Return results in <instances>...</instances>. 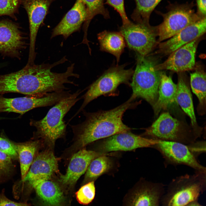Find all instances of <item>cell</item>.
Instances as JSON below:
<instances>
[{
	"label": "cell",
	"mask_w": 206,
	"mask_h": 206,
	"mask_svg": "<svg viewBox=\"0 0 206 206\" xmlns=\"http://www.w3.org/2000/svg\"><path fill=\"white\" fill-rule=\"evenodd\" d=\"M134 101L130 98L121 105L108 110L89 112L83 110L85 120L76 125H70L76 141L69 150L76 152L95 141L130 131L131 128L123 123L122 118L126 110L135 106Z\"/></svg>",
	"instance_id": "6da1fadb"
},
{
	"label": "cell",
	"mask_w": 206,
	"mask_h": 206,
	"mask_svg": "<svg viewBox=\"0 0 206 206\" xmlns=\"http://www.w3.org/2000/svg\"><path fill=\"white\" fill-rule=\"evenodd\" d=\"M83 91L78 90L70 96L54 105L41 119H30V125L36 129L34 135L52 147L58 139L65 135L66 125L64 118L71 108L82 98L78 97Z\"/></svg>",
	"instance_id": "7a4b0ae2"
},
{
	"label": "cell",
	"mask_w": 206,
	"mask_h": 206,
	"mask_svg": "<svg viewBox=\"0 0 206 206\" xmlns=\"http://www.w3.org/2000/svg\"><path fill=\"white\" fill-rule=\"evenodd\" d=\"M136 56V67L130 84L132 92L130 98L134 100L143 98L152 107L157 100L162 72L156 69L157 64L148 55Z\"/></svg>",
	"instance_id": "3957f363"
},
{
	"label": "cell",
	"mask_w": 206,
	"mask_h": 206,
	"mask_svg": "<svg viewBox=\"0 0 206 206\" xmlns=\"http://www.w3.org/2000/svg\"><path fill=\"white\" fill-rule=\"evenodd\" d=\"M206 189V172L179 176L170 183L161 201L160 206H185L198 200Z\"/></svg>",
	"instance_id": "277c9868"
},
{
	"label": "cell",
	"mask_w": 206,
	"mask_h": 206,
	"mask_svg": "<svg viewBox=\"0 0 206 206\" xmlns=\"http://www.w3.org/2000/svg\"><path fill=\"white\" fill-rule=\"evenodd\" d=\"M202 133L184 121L173 117L168 112L161 114L141 136L156 140L188 145L196 141Z\"/></svg>",
	"instance_id": "5b68a950"
},
{
	"label": "cell",
	"mask_w": 206,
	"mask_h": 206,
	"mask_svg": "<svg viewBox=\"0 0 206 206\" xmlns=\"http://www.w3.org/2000/svg\"><path fill=\"white\" fill-rule=\"evenodd\" d=\"M195 5L193 1L181 4L169 3L166 13L156 11L163 18L162 22L157 26L159 37L157 43L169 39L188 26L204 18L195 12L194 8Z\"/></svg>",
	"instance_id": "8992f818"
},
{
	"label": "cell",
	"mask_w": 206,
	"mask_h": 206,
	"mask_svg": "<svg viewBox=\"0 0 206 206\" xmlns=\"http://www.w3.org/2000/svg\"><path fill=\"white\" fill-rule=\"evenodd\" d=\"M125 65L112 67L106 71L88 87L82 96L84 100L81 106L72 119L83 110L91 101L102 95L116 94L117 88L121 84L130 85L134 72L132 69H125Z\"/></svg>",
	"instance_id": "52a82bcc"
},
{
	"label": "cell",
	"mask_w": 206,
	"mask_h": 206,
	"mask_svg": "<svg viewBox=\"0 0 206 206\" xmlns=\"http://www.w3.org/2000/svg\"><path fill=\"white\" fill-rule=\"evenodd\" d=\"M120 32L129 48L140 55H149L157 43V26H152L149 23L130 21L122 25Z\"/></svg>",
	"instance_id": "ba28073f"
},
{
	"label": "cell",
	"mask_w": 206,
	"mask_h": 206,
	"mask_svg": "<svg viewBox=\"0 0 206 206\" xmlns=\"http://www.w3.org/2000/svg\"><path fill=\"white\" fill-rule=\"evenodd\" d=\"M69 90L48 93L41 97L26 96L8 98L0 96V112H13L21 115L33 109L55 105L69 97Z\"/></svg>",
	"instance_id": "9c48e42d"
},
{
	"label": "cell",
	"mask_w": 206,
	"mask_h": 206,
	"mask_svg": "<svg viewBox=\"0 0 206 206\" xmlns=\"http://www.w3.org/2000/svg\"><path fill=\"white\" fill-rule=\"evenodd\" d=\"M27 43V36L18 23L0 21V53L2 55L20 59Z\"/></svg>",
	"instance_id": "30bf717a"
},
{
	"label": "cell",
	"mask_w": 206,
	"mask_h": 206,
	"mask_svg": "<svg viewBox=\"0 0 206 206\" xmlns=\"http://www.w3.org/2000/svg\"><path fill=\"white\" fill-rule=\"evenodd\" d=\"M165 191L162 183L141 179L125 195L123 206H160Z\"/></svg>",
	"instance_id": "8fae6325"
},
{
	"label": "cell",
	"mask_w": 206,
	"mask_h": 206,
	"mask_svg": "<svg viewBox=\"0 0 206 206\" xmlns=\"http://www.w3.org/2000/svg\"><path fill=\"white\" fill-rule=\"evenodd\" d=\"M112 154L83 148L74 154L69 162L66 173L61 175L57 182L68 194L74 188L80 177L86 172L91 161L100 156Z\"/></svg>",
	"instance_id": "7c38bea8"
},
{
	"label": "cell",
	"mask_w": 206,
	"mask_h": 206,
	"mask_svg": "<svg viewBox=\"0 0 206 206\" xmlns=\"http://www.w3.org/2000/svg\"><path fill=\"white\" fill-rule=\"evenodd\" d=\"M152 147L161 154L167 165H183L196 171L206 172V168L197 161L187 145L180 142L157 140Z\"/></svg>",
	"instance_id": "4fadbf2b"
},
{
	"label": "cell",
	"mask_w": 206,
	"mask_h": 206,
	"mask_svg": "<svg viewBox=\"0 0 206 206\" xmlns=\"http://www.w3.org/2000/svg\"><path fill=\"white\" fill-rule=\"evenodd\" d=\"M153 140L136 135L130 131L118 133L104 138L98 145V152L131 151L137 148L152 147L157 142Z\"/></svg>",
	"instance_id": "5bb4252c"
},
{
	"label": "cell",
	"mask_w": 206,
	"mask_h": 206,
	"mask_svg": "<svg viewBox=\"0 0 206 206\" xmlns=\"http://www.w3.org/2000/svg\"><path fill=\"white\" fill-rule=\"evenodd\" d=\"M21 4L28 14L30 43L28 61L33 63L35 59V44L40 26L46 15L51 4L55 0H21Z\"/></svg>",
	"instance_id": "9a60e30c"
},
{
	"label": "cell",
	"mask_w": 206,
	"mask_h": 206,
	"mask_svg": "<svg viewBox=\"0 0 206 206\" xmlns=\"http://www.w3.org/2000/svg\"><path fill=\"white\" fill-rule=\"evenodd\" d=\"M200 38L172 52L164 62L156 65V69L160 71L169 70L178 73L194 69L195 54Z\"/></svg>",
	"instance_id": "2e32d148"
},
{
	"label": "cell",
	"mask_w": 206,
	"mask_h": 206,
	"mask_svg": "<svg viewBox=\"0 0 206 206\" xmlns=\"http://www.w3.org/2000/svg\"><path fill=\"white\" fill-rule=\"evenodd\" d=\"M58 172V159L53 151L47 149L37 154L25 178L21 181L30 186L38 180L51 179Z\"/></svg>",
	"instance_id": "e0dca14e"
},
{
	"label": "cell",
	"mask_w": 206,
	"mask_h": 206,
	"mask_svg": "<svg viewBox=\"0 0 206 206\" xmlns=\"http://www.w3.org/2000/svg\"><path fill=\"white\" fill-rule=\"evenodd\" d=\"M206 17L192 24L169 38L159 43L157 54L168 55L194 40L200 37L206 32Z\"/></svg>",
	"instance_id": "ac0fdd59"
},
{
	"label": "cell",
	"mask_w": 206,
	"mask_h": 206,
	"mask_svg": "<svg viewBox=\"0 0 206 206\" xmlns=\"http://www.w3.org/2000/svg\"><path fill=\"white\" fill-rule=\"evenodd\" d=\"M30 186L35 191L39 206H68V194L57 182L40 180Z\"/></svg>",
	"instance_id": "d6986e66"
},
{
	"label": "cell",
	"mask_w": 206,
	"mask_h": 206,
	"mask_svg": "<svg viewBox=\"0 0 206 206\" xmlns=\"http://www.w3.org/2000/svg\"><path fill=\"white\" fill-rule=\"evenodd\" d=\"M87 17L85 5L81 0H76L72 7L53 29L51 38L61 35L66 39L80 29L82 23L87 21Z\"/></svg>",
	"instance_id": "ffe728a7"
},
{
	"label": "cell",
	"mask_w": 206,
	"mask_h": 206,
	"mask_svg": "<svg viewBox=\"0 0 206 206\" xmlns=\"http://www.w3.org/2000/svg\"><path fill=\"white\" fill-rule=\"evenodd\" d=\"M178 73L176 102L190 118L191 126L196 130L202 132L203 128L198 125L196 120L189 79L185 72Z\"/></svg>",
	"instance_id": "44dd1931"
},
{
	"label": "cell",
	"mask_w": 206,
	"mask_h": 206,
	"mask_svg": "<svg viewBox=\"0 0 206 206\" xmlns=\"http://www.w3.org/2000/svg\"><path fill=\"white\" fill-rule=\"evenodd\" d=\"M177 88L171 78L162 72L157 100L152 107L155 115H157L162 110H167L170 105L176 103Z\"/></svg>",
	"instance_id": "7402d4cb"
},
{
	"label": "cell",
	"mask_w": 206,
	"mask_h": 206,
	"mask_svg": "<svg viewBox=\"0 0 206 206\" xmlns=\"http://www.w3.org/2000/svg\"><path fill=\"white\" fill-rule=\"evenodd\" d=\"M97 37L100 50L115 56L118 65L120 56L126 46L125 41L122 34L120 32L105 30L99 33Z\"/></svg>",
	"instance_id": "603a6c76"
},
{
	"label": "cell",
	"mask_w": 206,
	"mask_h": 206,
	"mask_svg": "<svg viewBox=\"0 0 206 206\" xmlns=\"http://www.w3.org/2000/svg\"><path fill=\"white\" fill-rule=\"evenodd\" d=\"M18 156L21 180L25 178L40 146L39 140L21 143L13 142Z\"/></svg>",
	"instance_id": "cb8c5ba5"
},
{
	"label": "cell",
	"mask_w": 206,
	"mask_h": 206,
	"mask_svg": "<svg viewBox=\"0 0 206 206\" xmlns=\"http://www.w3.org/2000/svg\"><path fill=\"white\" fill-rule=\"evenodd\" d=\"M195 69V71L190 74V86L199 100L197 112L202 116L206 113V75L202 68L197 67Z\"/></svg>",
	"instance_id": "d4e9b609"
},
{
	"label": "cell",
	"mask_w": 206,
	"mask_h": 206,
	"mask_svg": "<svg viewBox=\"0 0 206 206\" xmlns=\"http://www.w3.org/2000/svg\"><path fill=\"white\" fill-rule=\"evenodd\" d=\"M107 156L108 155L100 156L91 161L86 172L83 182V185L90 182L94 181L112 168L113 162Z\"/></svg>",
	"instance_id": "484cf974"
},
{
	"label": "cell",
	"mask_w": 206,
	"mask_h": 206,
	"mask_svg": "<svg viewBox=\"0 0 206 206\" xmlns=\"http://www.w3.org/2000/svg\"><path fill=\"white\" fill-rule=\"evenodd\" d=\"M162 0H134L136 7L131 15L136 23L149 24L150 15Z\"/></svg>",
	"instance_id": "4316f807"
},
{
	"label": "cell",
	"mask_w": 206,
	"mask_h": 206,
	"mask_svg": "<svg viewBox=\"0 0 206 206\" xmlns=\"http://www.w3.org/2000/svg\"><path fill=\"white\" fill-rule=\"evenodd\" d=\"M85 5L88 13L87 19L84 24L85 33L93 18L97 15H101L105 19L110 17L109 12L104 6L103 0H81Z\"/></svg>",
	"instance_id": "83f0119b"
},
{
	"label": "cell",
	"mask_w": 206,
	"mask_h": 206,
	"mask_svg": "<svg viewBox=\"0 0 206 206\" xmlns=\"http://www.w3.org/2000/svg\"><path fill=\"white\" fill-rule=\"evenodd\" d=\"M95 194L94 181H92L84 184L76 193L75 195L80 204L87 205L93 200Z\"/></svg>",
	"instance_id": "f1b7e54d"
},
{
	"label": "cell",
	"mask_w": 206,
	"mask_h": 206,
	"mask_svg": "<svg viewBox=\"0 0 206 206\" xmlns=\"http://www.w3.org/2000/svg\"><path fill=\"white\" fill-rule=\"evenodd\" d=\"M21 2V0H0V17L7 15L16 20V14Z\"/></svg>",
	"instance_id": "f546056e"
},
{
	"label": "cell",
	"mask_w": 206,
	"mask_h": 206,
	"mask_svg": "<svg viewBox=\"0 0 206 206\" xmlns=\"http://www.w3.org/2000/svg\"><path fill=\"white\" fill-rule=\"evenodd\" d=\"M13 168L12 159L0 151V182L9 175Z\"/></svg>",
	"instance_id": "4dcf8cb0"
},
{
	"label": "cell",
	"mask_w": 206,
	"mask_h": 206,
	"mask_svg": "<svg viewBox=\"0 0 206 206\" xmlns=\"http://www.w3.org/2000/svg\"><path fill=\"white\" fill-rule=\"evenodd\" d=\"M0 151L9 156L13 159H18L13 142L7 138L0 136Z\"/></svg>",
	"instance_id": "1f68e13d"
},
{
	"label": "cell",
	"mask_w": 206,
	"mask_h": 206,
	"mask_svg": "<svg viewBox=\"0 0 206 206\" xmlns=\"http://www.w3.org/2000/svg\"><path fill=\"white\" fill-rule=\"evenodd\" d=\"M106 3L111 6L120 14L122 24L128 23L130 21L127 16L124 6V0H106Z\"/></svg>",
	"instance_id": "d6a6232c"
},
{
	"label": "cell",
	"mask_w": 206,
	"mask_h": 206,
	"mask_svg": "<svg viewBox=\"0 0 206 206\" xmlns=\"http://www.w3.org/2000/svg\"><path fill=\"white\" fill-rule=\"evenodd\" d=\"M0 206H32L26 202H17L8 198L5 194V190L0 192Z\"/></svg>",
	"instance_id": "836d02e7"
},
{
	"label": "cell",
	"mask_w": 206,
	"mask_h": 206,
	"mask_svg": "<svg viewBox=\"0 0 206 206\" xmlns=\"http://www.w3.org/2000/svg\"><path fill=\"white\" fill-rule=\"evenodd\" d=\"M194 142L187 145L190 151L196 158L197 155L204 152L205 151V143L204 141Z\"/></svg>",
	"instance_id": "e575fe53"
},
{
	"label": "cell",
	"mask_w": 206,
	"mask_h": 206,
	"mask_svg": "<svg viewBox=\"0 0 206 206\" xmlns=\"http://www.w3.org/2000/svg\"><path fill=\"white\" fill-rule=\"evenodd\" d=\"M197 13L202 17H206V0H196Z\"/></svg>",
	"instance_id": "d590c367"
},
{
	"label": "cell",
	"mask_w": 206,
	"mask_h": 206,
	"mask_svg": "<svg viewBox=\"0 0 206 206\" xmlns=\"http://www.w3.org/2000/svg\"><path fill=\"white\" fill-rule=\"evenodd\" d=\"M185 206H204L200 204L198 201V200L193 201Z\"/></svg>",
	"instance_id": "8d00e7d4"
}]
</instances>
